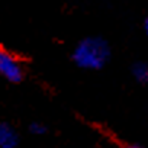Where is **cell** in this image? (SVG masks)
Listing matches in <instances>:
<instances>
[{"mask_svg": "<svg viewBox=\"0 0 148 148\" xmlns=\"http://www.w3.org/2000/svg\"><path fill=\"white\" fill-rule=\"evenodd\" d=\"M110 58V47L100 36L82 39L73 51V61L83 70H100Z\"/></svg>", "mask_w": 148, "mask_h": 148, "instance_id": "1", "label": "cell"}, {"mask_svg": "<svg viewBox=\"0 0 148 148\" xmlns=\"http://www.w3.org/2000/svg\"><path fill=\"white\" fill-rule=\"evenodd\" d=\"M0 76L9 83H19L23 79V67L21 61L3 48H0Z\"/></svg>", "mask_w": 148, "mask_h": 148, "instance_id": "2", "label": "cell"}, {"mask_svg": "<svg viewBox=\"0 0 148 148\" xmlns=\"http://www.w3.org/2000/svg\"><path fill=\"white\" fill-rule=\"evenodd\" d=\"M19 144V135L9 125L2 122L0 123V148H16Z\"/></svg>", "mask_w": 148, "mask_h": 148, "instance_id": "3", "label": "cell"}, {"mask_svg": "<svg viewBox=\"0 0 148 148\" xmlns=\"http://www.w3.org/2000/svg\"><path fill=\"white\" fill-rule=\"evenodd\" d=\"M132 74L138 83L148 86V64L145 62H136L132 65Z\"/></svg>", "mask_w": 148, "mask_h": 148, "instance_id": "4", "label": "cell"}, {"mask_svg": "<svg viewBox=\"0 0 148 148\" xmlns=\"http://www.w3.org/2000/svg\"><path fill=\"white\" fill-rule=\"evenodd\" d=\"M29 131L32 132V134H35V135H42V134H45V131H47V128L42 125V123H38V122H34L31 126H29Z\"/></svg>", "mask_w": 148, "mask_h": 148, "instance_id": "5", "label": "cell"}, {"mask_svg": "<svg viewBox=\"0 0 148 148\" xmlns=\"http://www.w3.org/2000/svg\"><path fill=\"white\" fill-rule=\"evenodd\" d=\"M123 148H144L141 145H136V144H129V145H125Z\"/></svg>", "mask_w": 148, "mask_h": 148, "instance_id": "6", "label": "cell"}, {"mask_svg": "<svg viewBox=\"0 0 148 148\" xmlns=\"http://www.w3.org/2000/svg\"><path fill=\"white\" fill-rule=\"evenodd\" d=\"M144 31H145V34L148 35V18H147L145 22H144Z\"/></svg>", "mask_w": 148, "mask_h": 148, "instance_id": "7", "label": "cell"}]
</instances>
